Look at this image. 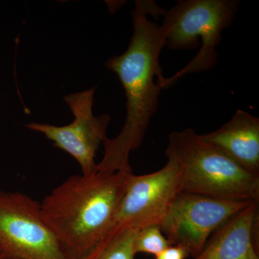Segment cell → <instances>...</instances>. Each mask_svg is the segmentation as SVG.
<instances>
[{
  "label": "cell",
  "instance_id": "6da1fadb",
  "mask_svg": "<svg viewBox=\"0 0 259 259\" xmlns=\"http://www.w3.org/2000/svg\"><path fill=\"white\" fill-rule=\"evenodd\" d=\"M163 12L154 2L137 0L132 12L134 34L127 50L106 61V67L117 75L125 90L127 113L118 136L104 143L105 153L97 171L132 173L130 154L142 144L163 90L159 60L166 40L161 25L150 20L148 15Z\"/></svg>",
  "mask_w": 259,
  "mask_h": 259
},
{
  "label": "cell",
  "instance_id": "7a4b0ae2",
  "mask_svg": "<svg viewBox=\"0 0 259 259\" xmlns=\"http://www.w3.org/2000/svg\"><path fill=\"white\" fill-rule=\"evenodd\" d=\"M131 174L74 175L40 203L42 219L66 258H84L105 238Z\"/></svg>",
  "mask_w": 259,
  "mask_h": 259
},
{
  "label": "cell",
  "instance_id": "3957f363",
  "mask_svg": "<svg viewBox=\"0 0 259 259\" xmlns=\"http://www.w3.org/2000/svg\"><path fill=\"white\" fill-rule=\"evenodd\" d=\"M166 156L180 168L182 192L259 202V175L206 142L193 129L172 131Z\"/></svg>",
  "mask_w": 259,
  "mask_h": 259
},
{
  "label": "cell",
  "instance_id": "277c9868",
  "mask_svg": "<svg viewBox=\"0 0 259 259\" xmlns=\"http://www.w3.org/2000/svg\"><path fill=\"white\" fill-rule=\"evenodd\" d=\"M239 5L236 0H180L165 11L161 26L168 49L190 51L200 47V49L185 67L171 77L162 79L163 90L185 75L209 71L215 66L222 32L231 26Z\"/></svg>",
  "mask_w": 259,
  "mask_h": 259
},
{
  "label": "cell",
  "instance_id": "5b68a950",
  "mask_svg": "<svg viewBox=\"0 0 259 259\" xmlns=\"http://www.w3.org/2000/svg\"><path fill=\"white\" fill-rule=\"evenodd\" d=\"M0 259H67L40 202L22 192L0 191Z\"/></svg>",
  "mask_w": 259,
  "mask_h": 259
},
{
  "label": "cell",
  "instance_id": "8992f818",
  "mask_svg": "<svg viewBox=\"0 0 259 259\" xmlns=\"http://www.w3.org/2000/svg\"><path fill=\"white\" fill-rule=\"evenodd\" d=\"M252 202L181 192L160 227L170 244L183 247L193 258L218 228Z\"/></svg>",
  "mask_w": 259,
  "mask_h": 259
},
{
  "label": "cell",
  "instance_id": "52a82bcc",
  "mask_svg": "<svg viewBox=\"0 0 259 259\" xmlns=\"http://www.w3.org/2000/svg\"><path fill=\"white\" fill-rule=\"evenodd\" d=\"M181 192L180 168L171 159L153 173L131 174L107 235L126 228L140 230L150 225L160 226L174 199Z\"/></svg>",
  "mask_w": 259,
  "mask_h": 259
},
{
  "label": "cell",
  "instance_id": "ba28073f",
  "mask_svg": "<svg viewBox=\"0 0 259 259\" xmlns=\"http://www.w3.org/2000/svg\"><path fill=\"white\" fill-rule=\"evenodd\" d=\"M96 88L65 96V102L73 112L74 120L69 125L55 126L30 122L25 125L31 131L41 133L78 162L81 174L90 175L97 171L95 161L100 145L109 139L107 129L111 121L109 114L94 115L93 108Z\"/></svg>",
  "mask_w": 259,
  "mask_h": 259
},
{
  "label": "cell",
  "instance_id": "9c48e42d",
  "mask_svg": "<svg viewBox=\"0 0 259 259\" xmlns=\"http://www.w3.org/2000/svg\"><path fill=\"white\" fill-rule=\"evenodd\" d=\"M258 202H253L209 237L192 259H259Z\"/></svg>",
  "mask_w": 259,
  "mask_h": 259
},
{
  "label": "cell",
  "instance_id": "30bf717a",
  "mask_svg": "<svg viewBox=\"0 0 259 259\" xmlns=\"http://www.w3.org/2000/svg\"><path fill=\"white\" fill-rule=\"evenodd\" d=\"M201 138L254 175H259V118L244 110Z\"/></svg>",
  "mask_w": 259,
  "mask_h": 259
},
{
  "label": "cell",
  "instance_id": "8fae6325",
  "mask_svg": "<svg viewBox=\"0 0 259 259\" xmlns=\"http://www.w3.org/2000/svg\"><path fill=\"white\" fill-rule=\"evenodd\" d=\"M138 231L126 228L107 235L83 259H135L134 241Z\"/></svg>",
  "mask_w": 259,
  "mask_h": 259
},
{
  "label": "cell",
  "instance_id": "7c38bea8",
  "mask_svg": "<svg viewBox=\"0 0 259 259\" xmlns=\"http://www.w3.org/2000/svg\"><path fill=\"white\" fill-rule=\"evenodd\" d=\"M170 245L159 225H150L141 228L136 233L134 250L136 254L147 253L155 256Z\"/></svg>",
  "mask_w": 259,
  "mask_h": 259
},
{
  "label": "cell",
  "instance_id": "4fadbf2b",
  "mask_svg": "<svg viewBox=\"0 0 259 259\" xmlns=\"http://www.w3.org/2000/svg\"><path fill=\"white\" fill-rule=\"evenodd\" d=\"M190 256L187 250L180 245H170L164 250L155 255V259H187Z\"/></svg>",
  "mask_w": 259,
  "mask_h": 259
}]
</instances>
